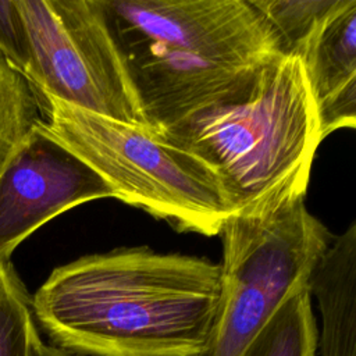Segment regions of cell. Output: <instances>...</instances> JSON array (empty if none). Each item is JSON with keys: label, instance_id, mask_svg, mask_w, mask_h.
<instances>
[{"label": "cell", "instance_id": "cell-1", "mask_svg": "<svg viewBox=\"0 0 356 356\" xmlns=\"http://www.w3.org/2000/svg\"><path fill=\"white\" fill-rule=\"evenodd\" d=\"M220 293V264L136 246L54 268L31 305L53 346L72 356H199Z\"/></svg>", "mask_w": 356, "mask_h": 356}, {"label": "cell", "instance_id": "cell-2", "mask_svg": "<svg viewBox=\"0 0 356 356\" xmlns=\"http://www.w3.org/2000/svg\"><path fill=\"white\" fill-rule=\"evenodd\" d=\"M154 134L214 171L232 216L254 218L305 199L323 142L303 64L282 54L241 93Z\"/></svg>", "mask_w": 356, "mask_h": 356}, {"label": "cell", "instance_id": "cell-3", "mask_svg": "<svg viewBox=\"0 0 356 356\" xmlns=\"http://www.w3.org/2000/svg\"><path fill=\"white\" fill-rule=\"evenodd\" d=\"M35 127L71 150L115 192V199L181 232L220 235L232 207L214 171L154 132L74 107L32 89Z\"/></svg>", "mask_w": 356, "mask_h": 356}, {"label": "cell", "instance_id": "cell-4", "mask_svg": "<svg viewBox=\"0 0 356 356\" xmlns=\"http://www.w3.org/2000/svg\"><path fill=\"white\" fill-rule=\"evenodd\" d=\"M220 235V302L207 348L199 356H241L280 306L307 286L332 241L305 199L266 217L231 216Z\"/></svg>", "mask_w": 356, "mask_h": 356}, {"label": "cell", "instance_id": "cell-5", "mask_svg": "<svg viewBox=\"0 0 356 356\" xmlns=\"http://www.w3.org/2000/svg\"><path fill=\"white\" fill-rule=\"evenodd\" d=\"M31 88L74 107L149 129L100 0H15Z\"/></svg>", "mask_w": 356, "mask_h": 356}, {"label": "cell", "instance_id": "cell-6", "mask_svg": "<svg viewBox=\"0 0 356 356\" xmlns=\"http://www.w3.org/2000/svg\"><path fill=\"white\" fill-rule=\"evenodd\" d=\"M121 51L270 61L278 40L249 0H100Z\"/></svg>", "mask_w": 356, "mask_h": 356}, {"label": "cell", "instance_id": "cell-7", "mask_svg": "<svg viewBox=\"0 0 356 356\" xmlns=\"http://www.w3.org/2000/svg\"><path fill=\"white\" fill-rule=\"evenodd\" d=\"M114 189L85 161L33 127L0 174V261L38 228Z\"/></svg>", "mask_w": 356, "mask_h": 356}, {"label": "cell", "instance_id": "cell-8", "mask_svg": "<svg viewBox=\"0 0 356 356\" xmlns=\"http://www.w3.org/2000/svg\"><path fill=\"white\" fill-rule=\"evenodd\" d=\"M300 61L316 106L356 92V0L331 15Z\"/></svg>", "mask_w": 356, "mask_h": 356}, {"label": "cell", "instance_id": "cell-9", "mask_svg": "<svg viewBox=\"0 0 356 356\" xmlns=\"http://www.w3.org/2000/svg\"><path fill=\"white\" fill-rule=\"evenodd\" d=\"M318 331L307 286L293 292L241 356H316Z\"/></svg>", "mask_w": 356, "mask_h": 356}, {"label": "cell", "instance_id": "cell-10", "mask_svg": "<svg viewBox=\"0 0 356 356\" xmlns=\"http://www.w3.org/2000/svg\"><path fill=\"white\" fill-rule=\"evenodd\" d=\"M274 32L282 56L302 58L346 0H249Z\"/></svg>", "mask_w": 356, "mask_h": 356}, {"label": "cell", "instance_id": "cell-11", "mask_svg": "<svg viewBox=\"0 0 356 356\" xmlns=\"http://www.w3.org/2000/svg\"><path fill=\"white\" fill-rule=\"evenodd\" d=\"M31 295L11 260L0 261V356H40Z\"/></svg>", "mask_w": 356, "mask_h": 356}, {"label": "cell", "instance_id": "cell-12", "mask_svg": "<svg viewBox=\"0 0 356 356\" xmlns=\"http://www.w3.org/2000/svg\"><path fill=\"white\" fill-rule=\"evenodd\" d=\"M39 120L29 82L0 53V174Z\"/></svg>", "mask_w": 356, "mask_h": 356}, {"label": "cell", "instance_id": "cell-13", "mask_svg": "<svg viewBox=\"0 0 356 356\" xmlns=\"http://www.w3.org/2000/svg\"><path fill=\"white\" fill-rule=\"evenodd\" d=\"M0 53L24 76L28 68V47L15 0H0Z\"/></svg>", "mask_w": 356, "mask_h": 356}, {"label": "cell", "instance_id": "cell-14", "mask_svg": "<svg viewBox=\"0 0 356 356\" xmlns=\"http://www.w3.org/2000/svg\"><path fill=\"white\" fill-rule=\"evenodd\" d=\"M40 356H72V355H70V353H67V352H64V350H61V349H58L53 345L43 343V346L40 349Z\"/></svg>", "mask_w": 356, "mask_h": 356}]
</instances>
